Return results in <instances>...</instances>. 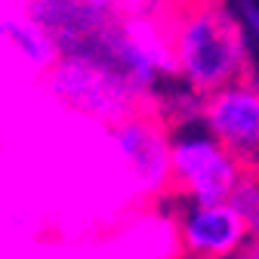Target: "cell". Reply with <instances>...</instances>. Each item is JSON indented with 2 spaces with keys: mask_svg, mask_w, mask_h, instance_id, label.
<instances>
[{
  "mask_svg": "<svg viewBox=\"0 0 259 259\" xmlns=\"http://www.w3.org/2000/svg\"><path fill=\"white\" fill-rule=\"evenodd\" d=\"M176 74L198 96H207L247 74V47L222 0H176L167 19Z\"/></svg>",
  "mask_w": 259,
  "mask_h": 259,
  "instance_id": "obj_1",
  "label": "cell"
},
{
  "mask_svg": "<svg viewBox=\"0 0 259 259\" xmlns=\"http://www.w3.org/2000/svg\"><path fill=\"white\" fill-rule=\"evenodd\" d=\"M47 90L62 105H68L105 126H114L130 111L145 105V96L117 68L90 53H59L44 71Z\"/></svg>",
  "mask_w": 259,
  "mask_h": 259,
  "instance_id": "obj_2",
  "label": "cell"
},
{
  "mask_svg": "<svg viewBox=\"0 0 259 259\" xmlns=\"http://www.w3.org/2000/svg\"><path fill=\"white\" fill-rule=\"evenodd\" d=\"M244 164L225 148L201 117L170 123V191L191 204L229 201Z\"/></svg>",
  "mask_w": 259,
  "mask_h": 259,
  "instance_id": "obj_3",
  "label": "cell"
},
{
  "mask_svg": "<svg viewBox=\"0 0 259 259\" xmlns=\"http://www.w3.org/2000/svg\"><path fill=\"white\" fill-rule=\"evenodd\" d=\"M108 130L136 191L145 198H164L170 191V120L139 105Z\"/></svg>",
  "mask_w": 259,
  "mask_h": 259,
  "instance_id": "obj_4",
  "label": "cell"
},
{
  "mask_svg": "<svg viewBox=\"0 0 259 259\" xmlns=\"http://www.w3.org/2000/svg\"><path fill=\"white\" fill-rule=\"evenodd\" d=\"M198 117L244 167L259 164V80L250 71L201 96Z\"/></svg>",
  "mask_w": 259,
  "mask_h": 259,
  "instance_id": "obj_5",
  "label": "cell"
},
{
  "mask_svg": "<svg viewBox=\"0 0 259 259\" xmlns=\"http://www.w3.org/2000/svg\"><path fill=\"white\" fill-rule=\"evenodd\" d=\"M173 229H176V250L182 259H235L250 244L244 219L232 201H213V204L182 201L173 219Z\"/></svg>",
  "mask_w": 259,
  "mask_h": 259,
  "instance_id": "obj_6",
  "label": "cell"
},
{
  "mask_svg": "<svg viewBox=\"0 0 259 259\" xmlns=\"http://www.w3.org/2000/svg\"><path fill=\"white\" fill-rule=\"evenodd\" d=\"M25 16L53 37L59 53H77L105 22L114 19V10H102L90 0H28Z\"/></svg>",
  "mask_w": 259,
  "mask_h": 259,
  "instance_id": "obj_7",
  "label": "cell"
},
{
  "mask_svg": "<svg viewBox=\"0 0 259 259\" xmlns=\"http://www.w3.org/2000/svg\"><path fill=\"white\" fill-rule=\"evenodd\" d=\"M0 37H4L31 65V68H37V71H47L50 65L59 59V50H56L53 37L47 34L37 22H31L28 16L4 19V22H0Z\"/></svg>",
  "mask_w": 259,
  "mask_h": 259,
  "instance_id": "obj_8",
  "label": "cell"
},
{
  "mask_svg": "<svg viewBox=\"0 0 259 259\" xmlns=\"http://www.w3.org/2000/svg\"><path fill=\"white\" fill-rule=\"evenodd\" d=\"M229 201L235 204V210L244 219V229L250 235V244H259V164L241 170Z\"/></svg>",
  "mask_w": 259,
  "mask_h": 259,
  "instance_id": "obj_9",
  "label": "cell"
},
{
  "mask_svg": "<svg viewBox=\"0 0 259 259\" xmlns=\"http://www.w3.org/2000/svg\"><path fill=\"white\" fill-rule=\"evenodd\" d=\"M238 10H241V16L247 19L250 31L259 37V4H256V0H238Z\"/></svg>",
  "mask_w": 259,
  "mask_h": 259,
  "instance_id": "obj_10",
  "label": "cell"
},
{
  "mask_svg": "<svg viewBox=\"0 0 259 259\" xmlns=\"http://www.w3.org/2000/svg\"><path fill=\"white\" fill-rule=\"evenodd\" d=\"M235 259H259V244H247Z\"/></svg>",
  "mask_w": 259,
  "mask_h": 259,
  "instance_id": "obj_11",
  "label": "cell"
},
{
  "mask_svg": "<svg viewBox=\"0 0 259 259\" xmlns=\"http://www.w3.org/2000/svg\"><path fill=\"white\" fill-rule=\"evenodd\" d=\"M90 4L102 7V10H114V7H117V0H90Z\"/></svg>",
  "mask_w": 259,
  "mask_h": 259,
  "instance_id": "obj_12",
  "label": "cell"
}]
</instances>
